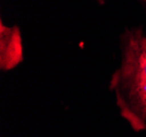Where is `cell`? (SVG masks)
I'll return each instance as SVG.
<instances>
[{"instance_id":"obj_1","label":"cell","mask_w":146,"mask_h":137,"mask_svg":"<svg viewBox=\"0 0 146 137\" xmlns=\"http://www.w3.org/2000/svg\"><path fill=\"white\" fill-rule=\"evenodd\" d=\"M120 66L110 77L120 116L136 133L146 131V35L141 27L120 36Z\"/></svg>"},{"instance_id":"obj_2","label":"cell","mask_w":146,"mask_h":137,"mask_svg":"<svg viewBox=\"0 0 146 137\" xmlns=\"http://www.w3.org/2000/svg\"><path fill=\"white\" fill-rule=\"evenodd\" d=\"M24 60V48L21 30L17 25L0 23V70L11 71Z\"/></svg>"},{"instance_id":"obj_3","label":"cell","mask_w":146,"mask_h":137,"mask_svg":"<svg viewBox=\"0 0 146 137\" xmlns=\"http://www.w3.org/2000/svg\"><path fill=\"white\" fill-rule=\"evenodd\" d=\"M98 2H99V3H102V5H103L104 2H105V0H98Z\"/></svg>"},{"instance_id":"obj_4","label":"cell","mask_w":146,"mask_h":137,"mask_svg":"<svg viewBox=\"0 0 146 137\" xmlns=\"http://www.w3.org/2000/svg\"><path fill=\"white\" fill-rule=\"evenodd\" d=\"M143 1H144V2H146V0H143Z\"/></svg>"}]
</instances>
